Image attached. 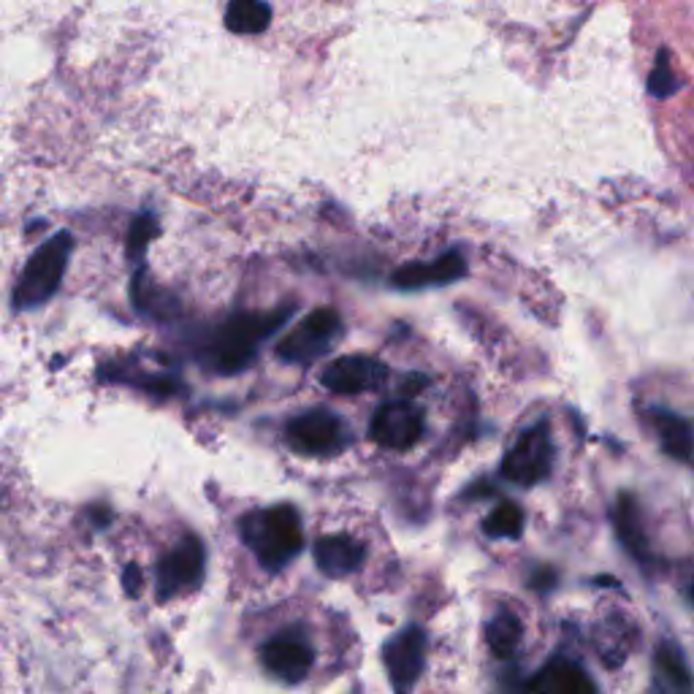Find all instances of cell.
Listing matches in <instances>:
<instances>
[{
    "label": "cell",
    "instance_id": "1",
    "mask_svg": "<svg viewBox=\"0 0 694 694\" xmlns=\"http://www.w3.org/2000/svg\"><path fill=\"white\" fill-rule=\"evenodd\" d=\"M290 307L269 312V316H236L228 323H223L210 340L201 348V361L210 366L212 372H221V375H236V372L245 370L247 364L258 353V345L277 331L280 325L288 323Z\"/></svg>",
    "mask_w": 694,
    "mask_h": 694
},
{
    "label": "cell",
    "instance_id": "2",
    "mask_svg": "<svg viewBox=\"0 0 694 694\" xmlns=\"http://www.w3.org/2000/svg\"><path fill=\"white\" fill-rule=\"evenodd\" d=\"M239 532L260 567L269 573H280L285 565H290L305 545L299 513L290 505L253 510L239 521Z\"/></svg>",
    "mask_w": 694,
    "mask_h": 694
},
{
    "label": "cell",
    "instance_id": "3",
    "mask_svg": "<svg viewBox=\"0 0 694 694\" xmlns=\"http://www.w3.org/2000/svg\"><path fill=\"white\" fill-rule=\"evenodd\" d=\"M71 250H74V239L63 231V234L52 236L50 242H44L31 255V260H28L25 271H22L20 282L14 288L17 310H35V307L46 305L57 293L65 269H68Z\"/></svg>",
    "mask_w": 694,
    "mask_h": 694
},
{
    "label": "cell",
    "instance_id": "4",
    "mask_svg": "<svg viewBox=\"0 0 694 694\" xmlns=\"http://www.w3.org/2000/svg\"><path fill=\"white\" fill-rule=\"evenodd\" d=\"M342 337V320L334 310L323 307V310L310 312L299 325L288 331L280 342H277V355L288 364H312L320 355H325Z\"/></svg>",
    "mask_w": 694,
    "mask_h": 694
},
{
    "label": "cell",
    "instance_id": "5",
    "mask_svg": "<svg viewBox=\"0 0 694 694\" xmlns=\"http://www.w3.org/2000/svg\"><path fill=\"white\" fill-rule=\"evenodd\" d=\"M551 470H554V442H551L548 424L526 429L502 461V474L510 483L526 485V489L543 483Z\"/></svg>",
    "mask_w": 694,
    "mask_h": 694
},
{
    "label": "cell",
    "instance_id": "6",
    "mask_svg": "<svg viewBox=\"0 0 694 694\" xmlns=\"http://www.w3.org/2000/svg\"><path fill=\"white\" fill-rule=\"evenodd\" d=\"M260 664L266 673L275 675L282 684H299L310 675L312 662H316V649H312L310 638L301 630H282L275 638L266 640L260 645Z\"/></svg>",
    "mask_w": 694,
    "mask_h": 694
},
{
    "label": "cell",
    "instance_id": "7",
    "mask_svg": "<svg viewBox=\"0 0 694 694\" xmlns=\"http://www.w3.org/2000/svg\"><path fill=\"white\" fill-rule=\"evenodd\" d=\"M426 649H429V638L415 624L396 632L383 645V664L394 694H413L420 673H424Z\"/></svg>",
    "mask_w": 694,
    "mask_h": 694
},
{
    "label": "cell",
    "instance_id": "8",
    "mask_svg": "<svg viewBox=\"0 0 694 694\" xmlns=\"http://www.w3.org/2000/svg\"><path fill=\"white\" fill-rule=\"evenodd\" d=\"M206 551L195 535L182 537L158 565V600H174L204 580Z\"/></svg>",
    "mask_w": 694,
    "mask_h": 694
},
{
    "label": "cell",
    "instance_id": "9",
    "mask_svg": "<svg viewBox=\"0 0 694 694\" xmlns=\"http://www.w3.org/2000/svg\"><path fill=\"white\" fill-rule=\"evenodd\" d=\"M288 442L307 456H337L348 448L350 431L329 410H307L288 424Z\"/></svg>",
    "mask_w": 694,
    "mask_h": 694
},
{
    "label": "cell",
    "instance_id": "10",
    "mask_svg": "<svg viewBox=\"0 0 694 694\" xmlns=\"http://www.w3.org/2000/svg\"><path fill=\"white\" fill-rule=\"evenodd\" d=\"M370 435L388 450H410L424 437V413L413 402H388L372 418Z\"/></svg>",
    "mask_w": 694,
    "mask_h": 694
},
{
    "label": "cell",
    "instance_id": "11",
    "mask_svg": "<svg viewBox=\"0 0 694 694\" xmlns=\"http://www.w3.org/2000/svg\"><path fill=\"white\" fill-rule=\"evenodd\" d=\"M388 377V366L377 359H366V355H345V359L331 361L320 375V383L334 394H366L375 391Z\"/></svg>",
    "mask_w": 694,
    "mask_h": 694
},
{
    "label": "cell",
    "instance_id": "12",
    "mask_svg": "<svg viewBox=\"0 0 694 694\" xmlns=\"http://www.w3.org/2000/svg\"><path fill=\"white\" fill-rule=\"evenodd\" d=\"M467 275V260L459 250L440 255L435 264H407L399 271H394L391 285L402 290L435 288V285H450Z\"/></svg>",
    "mask_w": 694,
    "mask_h": 694
},
{
    "label": "cell",
    "instance_id": "13",
    "mask_svg": "<svg viewBox=\"0 0 694 694\" xmlns=\"http://www.w3.org/2000/svg\"><path fill=\"white\" fill-rule=\"evenodd\" d=\"M366 559V545L350 535H325L316 543V565L329 578H348L361 569Z\"/></svg>",
    "mask_w": 694,
    "mask_h": 694
},
{
    "label": "cell",
    "instance_id": "14",
    "mask_svg": "<svg viewBox=\"0 0 694 694\" xmlns=\"http://www.w3.org/2000/svg\"><path fill=\"white\" fill-rule=\"evenodd\" d=\"M530 690L535 694H597L586 670L567 656L545 662L530 681Z\"/></svg>",
    "mask_w": 694,
    "mask_h": 694
},
{
    "label": "cell",
    "instance_id": "15",
    "mask_svg": "<svg viewBox=\"0 0 694 694\" xmlns=\"http://www.w3.org/2000/svg\"><path fill=\"white\" fill-rule=\"evenodd\" d=\"M613 530L619 543L624 545L627 554L632 556L640 565H649L651 554H649V540H645L643 530V515H640L638 497L630 494V491H621L619 500L613 505Z\"/></svg>",
    "mask_w": 694,
    "mask_h": 694
},
{
    "label": "cell",
    "instance_id": "16",
    "mask_svg": "<svg viewBox=\"0 0 694 694\" xmlns=\"http://www.w3.org/2000/svg\"><path fill=\"white\" fill-rule=\"evenodd\" d=\"M649 420L654 426L656 437L664 453L675 461H692L694 453V429L684 415L664 410V407H651Z\"/></svg>",
    "mask_w": 694,
    "mask_h": 694
},
{
    "label": "cell",
    "instance_id": "17",
    "mask_svg": "<svg viewBox=\"0 0 694 694\" xmlns=\"http://www.w3.org/2000/svg\"><path fill=\"white\" fill-rule=\"evenodd\" d=\"M521 638H524V627H521L519 616L508 608L497 610L494 619L485 624V643H489L491 654H494L497 660H510V656H515Z\"/></svg>",
    "mask_w": 694,
    "mask_h": 694
},
{
    "label": "cell",
    "instance_id": "18",
    "mask_svg": "<svg viewBox=\"0 0 694 694\" xmlns=\"http://www.w3.org/2000/svg\"><path fill=\"white\" fill-rule=\"evenodd\" d=\"M271 22V6L260 3V0H234L225 9V28L231 33L239 35H255L264 33Z\"/></svg>",
    "mask_w": 694,
    "mask_h": 694
},
{
    "label": "cell",
    "instance_id": "19",
    "mask_svg": "<svg viewBox=\"0 0 694 694\" xmlns=\"http://www.w3.org/2000/svg\"><path fill=\"white\" fill-rule=\"evenodd\" d=\"M656 673H660V679L673 692H679V694H692L694 692L692 670L686 668L684 656H681V651L675 649V645L662 643L660 649H656Z\"/></svg>",
    "mask_w": 694,
    "mask_h": 694
},
{
    "label": "cell",
    "instance_id": "20",
    "mask_svg": "<svg viewBox=\"0 0 694 694\" xmlns=\"http://www.w3.org/2000/svg\"><path fill=\"white\" fill-rule=\"evenodd\" d=\"M134 305L139 312L158 320H169L171 316H177V310H180L177 305H166V293L150 282V275H147L145 269L136 271L134 277Z\"/></svg>",
    "mask_w": 694,
    "mask_h": 694
},
{
    "label": "cell",
    "instance_id": "21",
    "mask_svg": "<svg viewBox=\"0 0 694 694\" xmlns=\"http://www.w3.org/2000/svg\"><path fill=\"white\" fill-rule=\"evenodd\" d=\"M483 532L497 540H519L524 535V510L515 502H500L483 521Z\"/></svg>",
    "mask_w": 694,
    "mask_h": 694
},
{
    "label": "cell",
    "instance_id": "22",
    "mask_svg": "<svg viewBox=\"0 0 694 694\" xmlns=\"http://www.w3.org/2000/svg\"><path fill=\"white\" fill-rule=\"evenodd\" d=\"M158 221L152 215H139L134 221V225H130V234H128V258L134 260H141L145 258V250L150 247V242L158 236Z\"/></svg>",
    "mask_w": 694,
    "mask_h": 694
},
{
    "label": "cell",
    "instance_id": "23",
    "mask_svg": "<svg viewBox=\"0 0 694 694\" xmlns=\"http://www.w3.org/2000/svg\"><path fill=\"white\" fill-rule=\"evenodd\" d=\"M675 90H679V79H675V74H673L670 52L660 50V55H656V65L649 74V93L662 100V98H670Z\"/></svg>",
    "mask_w": 694,
    "mask_h": 694
},
{
    "label": "cell",
    "instance_id": "24",
    "mask_svg": "<svg viewBox=\"0 0 694 694\" xmlns=\"http://www.w3.org/2000/svg\"><path fill=\"white\" fill-rule=\"evenodd\" d=\"M556 584H559V573H556V569L548 567V565L537 567L535 573H532V578H530V586H532V589H535V591H540V595H545V591H551Z\"/></svg>",
    "mask_w": 694,
    "mask_h": 694
},
{
    "label": "cell",
    "instance_id": "25",
    "mask_svg": "<svg viewBox=\"0 0 694 694\" xmlns=\"http://www.w3.org/2000/svg\"><path fill=\"white\" fill-rule=\"evenodd\" d=\"M122 586L130 597H136L141 591V569L136 565H128L126 573H122Z\"/></svg>",
    "mask_w": 694,
    "mask_h": 694
},
{
    "label": "cell",
    "instance_id": "26",
    "mask_svg": "<svg viewBox=\"0 0 694 694\" xmlns=\"http://www.w3.org/2000/svg\"><path fill=\"white\" fill-rule=\"evenodd\" d=\"M420 385H426V377L424 375H410V377H407V383H405V391H407V394H418Z\"/></svg>",
    "mask_w": 694,
    "mask_h": 694
},
{
    "label": "cell",
    "instance_id": "27",
    "mask_svg": "<svg viewBox=\"0 0 694 694\" xmlns=\"http://www.w3.org/2000/svg\"><path fill=\"white\" fill-rule=\"evenodd\" d=\"M690 600H692V602H694V584H692V586H690Z\"/></svg>",
    "mask_w": 694,
    "mask_h": 694
}]
</instances>
